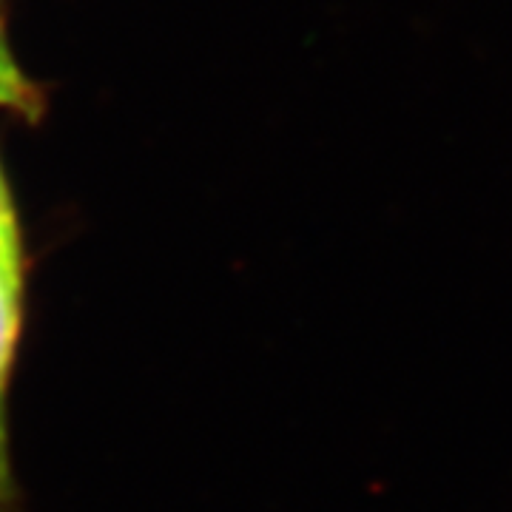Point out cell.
Masks as SVG:
<instances>
[{
  "mask_svg": "<svg viewBox=\"0 0 512 512\" xmlns=\"http://www.w3.org/2000/svg\"><path fill=\"white\" fill-rule=\"evenodd\" d=\"M23 313V271H20L18 228H0V498L9 493V453H6V384L15 359Z\"/></svg>",
  "mask_w": 512,
  "mask_h": 512,
  "instance_id": "1",
  "label": "cell"
},
{
  "mask_svg": "<svg viewBox=\"0 0 512 512\" xmlns=\"http://www.w3.org/2000/svg\"><path fill=\"white\" fill-rule=\"evenodd\" d=\"M37 103H40V97H37L35 86L29 83L26 74L20 72L15 57L0 37V109L20 111V114L32 117L37 111Z\"/></svg>",
  "mask_w": 512,
  "mask_h": 512,
  "instance_id": "2",
  "label": "cell"
},
{
  "mask_svg": "<svg viewBox=\"0 0 512 512\" xmlns=\"http://www.w3.org/2000/svg\"><path fill=\"white\" fill-rule=\"evenodd\" d=\"M0 228H18L15 225V211H12V200H9V188L0 174Z\"/></svg>",
  "mask_w": 512,
  "mask_h": 512,
  "instance_id": "3",
  "label": "cell"
}]
</instances>
